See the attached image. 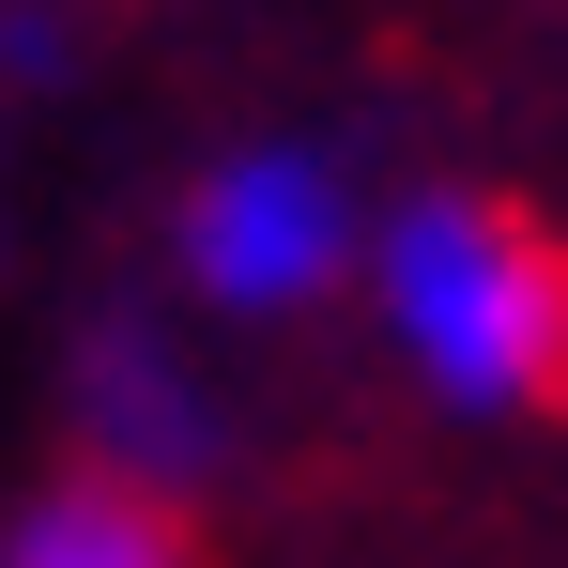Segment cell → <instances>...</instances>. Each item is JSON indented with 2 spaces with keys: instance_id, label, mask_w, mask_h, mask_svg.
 <instances>
[{
  "instance_id": "cell-1",
  "label": "cell",
  "mask_w": 568,
  "mask_h": 568,
  "mask_svg": "<svg viewBox=\"0 0 568 568\" xmlns=\"http://www.w3.org/2000/svg\"><path fill=\"white\" fill-rule=\"evenodd\" d=\"M369 323L446 415H568V231L491 185H415L369 215Z\"/></svg>"
},
{
  "instance_id": "cell-2",
  "label": "cell",
  "mask_w": 568,
  "mask_h": 568,
  "mask_svg": "<svg viewBox=\"0 0 568 568\" xmlns=\"http://www.w3.org/2000/svg\"><path fill=\"white\" fill-rule=\"evenodd\" d=\"M354 262H369V215H354V185L323 154H231L185 200V277L215 307H307Z\"/></svg>"
},
{
  "instance_id": "cell-3",
  "label": "cell",
  "mask_w": 568,
  "mask_h": 568,
  "mask_svg": "<svg viewBox=\"0 0 568 568\" xmlns=\"http://www.w3.org/2000/svg\"><path fill=\"white\" fill-rule=\"evenodd\" d=\"M0 568H215V538H200V491H170V476L93 462V446H78L62 476L16 491Z\"/></svg>"
}]
</instances>
